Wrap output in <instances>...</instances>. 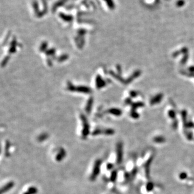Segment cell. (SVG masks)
Returning a JSON list of instances; mask_svg holds the SVG:
<instances>
[{"instance_id":"cell-1","label":"cell","mask_w":194,"mask_h":194,"mask_svg":"<svg viewBox=\"0 0 194 194\" xmlns=\"http://www.w3.org/2000/svg\"><path fill=\"white\" fill-rule=\"evenodd\" d=\"M101 164H102V161L100 159H97V160H95L93 167V169H92V174L90 176V177H89L91 181H95L98 177V175H99Z\"/></svg>"},{"instance_id":"cell-2","label":"cell","mask_w":194,"mask_h":194,"mask_svg":"<svg viewBox=\"0 0 194 194\" xmlns=\"http://www.w3.org/2000/svg\"><path fill=\"white\" fill-rule=\"evenodd\" d=\"M123 157V146L122 143L120 142L116 147V162L118 165L122 162Z\"/></svg>"},{"instance_id":"cell-3","label":"cell","mask_w":194,"mask_h":194,"mask_svg":"<svg viewBox=\"0 0 194 194\" xmlns=\"http://www.w3.org/2000/svg\"><path fill=\"white\" fill-rule=\"evenodd\" d=\"M15 186L14 181H10L6 183L1 189V194H3L10 190Z\"/></svg>"},{"instance_id":"cell-4","label":"cell","mask_w":194,"mask_h":194,"mask_svg":"<svg viewBox=\"0 0 194 194\" xmlns=\"http://www.w3.org/2000/svg\"><path fill=\"white\" fill-rule=\"evenodd\" d=\"M66 152L65 151L64 148H61L60 150H59L58 153L57 154L56 156V160L58 162H61L63 160L64 158L66 157Z\"/></svg>"},{"instance_id":"cell-5","label":"cell","mask_w":194,"mask_h":194,"mask_svg":"<svg viewBox=\"0 0 194 194\" xmlns=\"http://www.w3.org/2000/svg\"><path fill=\"white\" fill-rule=\"evenodd\" d=\"M28 192L30 194H37L38 193V189L35 187H30L28 189Z\"/></svg>"},{"instance_id":"cell-6","label":"cell","mask_w":194,"mask_h":194,"mask_svg":"<svg viewBox=\"0 0 194 194\" xmlns=\"http://www.w3.org/2000/svg\"><path fill=\"white\" fill-rule=\"evenodd\" d=\"M117 175L118 172L116 171H113L112 172L111 175V181L113 182H114L116 181V178H117Z\"/></svg>"},{"instance_id":"cell-7","label":"cell","mask_w":194,"mask_h":194,"mask_svg":"<svg viewBox=\"0 0 194 194\" xmlns=\"http://www.w3.org/2000/svg\"><path fill=\"white\" fill-rule=\"evenodd\" d=\"M10 148V144L7 142L5 145V155L6 156H9V151Z\"/></svg>"},{"instance_id":"cell-8","label":"cell","mask_w":194,"mask_h":194,"mask_svg":"<svg viewBox=\"0 0 194 194\" xmlns=\"http://www.w3.org/2000/svg\"><path fill=\"white\" fill-rule=\"evenodd\" d=\"M153 187H154V185L153 184L151 183V182H149L147 184V186H146V189L148 191H151L152 189H153Z\"/></svg>"},{"instance_id":"cell-9","label":"cell","mask_w":194,"mask_h":194,"mask_svg":"<svg viewBox=\"0 0 194 194\" xmlns=\"http://www.w3.org/2000/svg\"><path fill=\"white\" fill-rule=\"evenodd\" d=\"M187 177V175L186 173L185 172H182L181 173V174L180 175V178L182 180H184V179L186 178Z\"/></svg>"},{"instance_id":"cell-10","label":"cell","mask_w":194,"mask_h":194,"mask_svg":"<svg viewBox=\"0 0 194 194\" xmlns=\"http://www.w3.org/2000/svg\"><path fill=\"white\" fill-rule=\"evenodd\" d=\"M113 167H114V166H113L112 163H107V165L106 166V168L108 170H111V169H113Z\"/></svg>"},{"instance_id":"cell-11","label":"cell","mask_w":194,"mask_h":194,"mask_svg":"<svg viewBox=\"0 0 194 194\" xmlns=\"http://www.w3.org/2000/svg\"><path fill=\"white\" fill-rule=\"evenodd\" d=\"M163 139H159V138H157V139H155V141H156L157 142H162L163 141Z\"/></svg>"},{"instance_id":"cell-12","label":"cell","mask_w":194,"mask_h":194,"mask_svg":"<svg viewBox=\"0 0 194 194\" xmlns=\"http://www.w3.org/2000/svg\"><path fill=\"white\" fill-rule=\"evenodd\" d=\"M23 194H30L28 192H24L23 193Z\"/></svg>"}]
</instances>
